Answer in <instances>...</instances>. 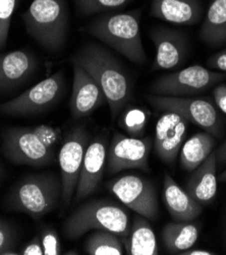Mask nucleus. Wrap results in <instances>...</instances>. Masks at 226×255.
<instances>
[{
    "instance_id": "17",
    "label": "nucleus",
    "mask_w": 226,
    "mask_h": 255,
    "mask_svg": "<svg viewBox=\"0 0 226 255\" xmlns=\"http://www.w3.org/2000/svg\"><path fill=\"white\" fill-rule=\"evenodd\" d=\"M156 57L152 70H168L182 65L189 51V43L184 33L166 28L154 29L150 34Z\"/></svg>"
},
{
    "instance_id": "25",
    "label": "nucleus",
    "mask_w": 226,
    "mask_h": 255,
    "mask_svg": "<svg viewBox=\"0 0 226 255\" xmlns=\"http://www.w3.org/2000/svg\"><path fill=\"white\" fill-rule=\"evenodd\" d=\"M89 255H122L124 245L119 236L109 231H95L85 242Z\"/></svg>"
},
{
    "instance_id": "2",
    "label": "nucleus",
    "mask_w": 226,
    "mask_h": 255,
    "mask_svg": "<svg viewBox=\"0 0 226 255\" xmlns=\"http://www.w3.org/2000/svg\"><path fill=\"white\" fill-rule=\"evenodd\" d=\"M142 9L129 12H106L94 18L85 31L138 65L147 62L141 38Z\"/></svg>"
},
{
    "instance_id": "37",
    "label": "nucleus",
    "mask_w": 226,
    "mask_h": 255,
    "mask_svg": "<svg viewBox=\"0 0 226 255\" xmlns=\"http://www.w3.org/2000/svg\"><path fill=\"white\" fill-rule=\"evenodd\" d=\"M222 243H223V248L226 252V211L223 216V221H222Z\"/></svg>"
},
{
    "instance_id": "39",
    "label": "nucleus",
    "mask_w": 226,
    "mask_h": 255,
    "mask_svg": "<svg viewBox=\"0 0 226 255\" xmlns=\"http://www.w3.org/2000/svg\"><path fill=\"white\" fill-rule=\"evenodd\" d=\"M3 176V169H2V166L1 164H0V181H1V178Z\"/></svg>"
},
{
    "instance_id": "19",
    "label": "nucleus",
    "mask_w": 226,
    "mask_h": 255,
    "mask_svg": "<svg viewBox=\"0 0 226 255\" xmlns=\"http://www.w3.org/2000/svg\"><path fill=\"white\" fill-rule=\"evenodd\" d=\"M163 199L171 218L177 222H193L202 213V206L166 174L163 182Z\"/></svg>"
},
{
    "instance_id": "16",
    "label": "nucleus",
    "mask_w": 226,
    "mask_h": 255,
    "mask_svg": "<svg viewBox=\"0 0 226 255\" xmlns=\"http://www.w3.org/2000/svg\"><path fill=\"white\" fill-rule=\"evenodd\" d=\"M38 59L29 49L0 54V92H9L26 84L38 68Z\"/></svg>"
},
{
    "instance_id": "10",
    "label": "nucleus",
    "mask_w": 226,
    "mask_h": 255,
    "mask_svg": "<svg viewBox=\"0 0 226 255\" xmlns=\"http://www.w3.org/2000/svg\"><path fill=\"white\" fill-rule=\"evenodd\" d=\"M90 143V134L84 126H75L66 135L58 154L61 178L62 211L66 209L74 197L81 169L87 147Z\"/></svg>"
},
{
    "instance_id": "6",
    "label": "nucleus",
    "mask_w": 226,
    "mask_h": 255,
    "mask_svg": "<svg viewBox=\"0 0 226 255\" xmlns=\"http://www.w3.org/2000/svg\"><path fill=\"white\" fill-rule=\"evenodd\" d=\"M65 90V75L64 71L60 69L18 97L0 105V113L15 117L45 113L59 103Z\"/></svg>"
},
{
    "instance_id": "8",
    "label": "nucleus",
    "mask_w": 226,
    "mask_h": 255,
    "mask_svg": "<svg viewBox=\"0 0 226 255\" xmlns=\"http://www.w3.org/2000/svg\"><path fill=\"white\" fill-rule=\"evenodd\" d=\"M225 79L226 73L212 71L197 64L160 76L149 87V92L152 95L171 97L196 95L208 91Z\"/></svg>"
},
{
    "instance_id": "38",
    "label": "nucleus",
    "mask_w": 226,
    "mask_h": 255,
    "mask_svg": "<svg viewBox=\"0 0 226 255\" xmlns=\"http://www.w3.org/2000/svg\"><path fill=\"white\" fill-rule=\"evenodd\" d=\"M219 181L220 182H226V170L219 175Z\"/></svg>"
},
{
    "instance_id": "20",
    "label": "nucleus",
    "mask_w": 226,
    "mask_h": 255,
    "mask_svg": "<svg viewBox=\"0 0 226 255\" xmlns=\"http://www.w3.org/2000/svg\"><path fill=\"white\" fill-rule=\"evenodd\" d=\"M217 160L213 150L206 161L195 169L186 185L187 192L201 206L211 203L217 192Z\"/></svg>"
},
{
    "instance_id": "24",
    "label": "nucleus",
    "mask_w": 226,
    "mask_h": 255,
    "mask_svg": "<svg viewBox=\"0 0 226 255\" xmlns=\"http://www.w3.org/2000/svg\"><path fill=\"white\" fill-rule=\"evenodd\" d=\"M215 145L214 136L208 132H199L188 139L181 150V164L189 172H193L211 155Z\"/></svg>"
},
{
    "instance_id": "36",
    "label": "nucleus",
    "mask_w": 226,
    "mask_h": 255,
    "mask_svg": "<svg viewBox=\"0 0 226 255\" xmlns=\"http://www.w3.org/2000/svg\"><path fill=\"white\" fill-rule=\"evenodd\" d=\"M216 253L209 251V250H204V249H188L184 252L181 253V255H214Z\"/></svg>"
},
{
    "instance_id": "23",
    "label": "nucleus",
    "mask_w": 226,
    "mask_h": 255,
    "mask_svg": "<svg viewBox=\"0 0 226 255\" xmlns=\"http://www.w3.org/2000/svg\"><path fill=\"white\" fill-rule=\"evenodd\" d=\"M199 237V227L192 222H170L161 232L165 249L171 254H181L193 248Z\"/></svg>"
},
{
    "instance_id": "30",
    "label": "nucleus",
    "mask_w": 226,
    "mask_h": 255,
    "mask_svg": "<svg viewBox=\"0 0 226 255\" xmlns=\"http://www.w3.org/2000/svg\"><path fill=\"white\" fill-rule=\"evenodd\" d=\"M17 241V234L14 228L4 220L0 219V255L8 249H13Z\"/></svg>"
},
{
    "instance_id": "5",
    "label": "nucleus",
    "mask_w": 226,
    "mask_h": 255,
    "mask_svg": "<svg viewBox=\"0 0 226 255\" xmlns=\"http://www.w3.org/2000/svg\"><path fill=\"white\" fill-rule=\"evenodd\" d=\"M20 16L29 36L45 51L61 52L68 35L66 0H33Z\"/></svg>"
},
{
    "instance_id": "29",
    "label": "nucleus",
    "mask_w": 226,
    "mask_h": 255,
    "mask_svg": "<svg viewBox=\"0 0 226 255\" xmlns=\"http://www.w3.org/2000/svg\"><path fill=\"white\" fill-rule=\"evenodd\" d=\"M44 255H59L61 253L60 240L54 228L46 226L40 234Z\"/></svg>"
},
{
    "instance_id": "32",
    "label": "nucleus",
    "mask_w": 226,
    "mask_h": 255,
    "mask_svg": "<svg viewBox=\"0 0 226 255\" xmlns=\"http://www.w3.org/2000/svg\"><path fill=\"white\" fill-rule=\"evenodd\" d=\"M22 255H44L43 246L39 236H35L31 241L24 244L19 251Z\"/></svg>"
},
{
    "instance_id": "18",
    "label": "nucleus",
    "mask_w": 226,
    "mask_h": 255,
    "mask_svg": "<svg viewBox=\"0 0 226 255\" xmlns=\"http://www.w3.org/2000/svg\"><path fill=\"white\" fill-rule=\"evenodd\" d=\"M150 14L170 23L192 25L202 18L203 7L199 0H152Z\"/></svg>"
},
{
    "instance_id": "13",
    "label": "nucleus",
    "mask_w": 226,
    "mask_h": 255,
    "mask_svg": "<svg viewBox=\"0 0 226 255\" xmlns=\"http://www.w3.org/2000/svg\"><path fill=\"white\" fill-rule=\"evenodd\" d=\"M73 66V86L69 109L74 120L89 117L96 109L107 103L106 97L93 76L79 65Z\"/></svg>"
},
{
    "instance_id": "33",
    "label": "nucleus",
    "mask_w": 226,
    "mask_h": 255,
    "mask_svg": "<svg viewBox=\"0 0 226 255\" xmlns=\"http://www.w3.org/2000/svg\"><path fill=\"white\" fill-rule=\"evenodd\" d=\"M207 65L210 68L218 69V70L226 72V48L223 49L222 51H220V52L212 55L208 59Z\"/></svg>"
},
{
    "instance_id": "1",
    "label": "nucleus",
    "mask_w": 226,
    "mask_h": 255,
    "mask_svg": "<svg viewBox=\"0 0 226 255\" xmlns=\"http://www.w3.org/2000/svg\"><path fill=\"white\" fill-rule=\"evenodd\" d=\"M70 61L89 72L101 87L112 120L116 119L133 100L134 82L129 70L109 50L94 42L79 49Z\"/></svg>"
},
{
    "instance_id": "14",
    "label": "nucleus",
    "mask_w": 226,
    "mask_h": 255,
    "mask_svg": "<svg viewBox=\"0 0 226 255\" xmlns=\"http://www.w3.org/2000/svg\"><path fill=\"white\" fill-rule=\"evenodd\" d=\"M189 121L178 113L164 111L156 124L154 147L158 158L172 165L178 158L187 135Z\"/></svg>"
},
{
    "instance_id": "34",
    "label": "nucleus",
    "mask_w": 226,
    "mask_h": 255,
    "mask_svg": "<svg viewBox=\"0 0 226 255\" xmlns=\"http://www.w3.org/2000/svg\"><path fill=\"white\" fill-rule=\"evenodd\" d=\"M213 96L217 107L226 114V84L216 87L213 91Z\"/></svg>"
},
{
    "instance_id": "21",
    "label": "nucleus",
    "mask_w": 226,
    "mask_h": 255,
    "mask_svg": "<svg viewBox=\"0 0 226 255\" xmlns=\"http://www.w3.org/2000/svg\"><path fill=\"white\" fill-rule=\"evenodd\" d=\"M125 252L130 255H157L156 235L147 218L136 215L131 224L129 236L124 242Z\"/></svg>"
},
{
    "instance_id": "26",
    "label": "nucleus",
    "mask_w": 226,
    "mask_h": 255,
    "mask_svg": "<svg viewBox=\"0 0 226 255\" xmlns=\"http://www.w3.org/2000/svg\"><path fill=\"white\" fill-rule=\"evenodd\" d=\"M120 128L130 136L141 138L144 135L151 112L143 107H127L119 114Z\"/></svg>"
},
{
    "instance_id": "35",
    "label": "nucleus",
    "mask_w": 226,
    "mask_h": 255,
    "mask_svg": "<svg viewBox=\"0 0 226 255\" xmlns=\"http://www.w3.org/2000/svg\"><path fill=\"white\" fill-rule=\"evenodd\" d=\"M217 164H226V140L216 149Z\"/></svg>"
},
{
    "instance_id": "15",
    "label": "nucleus",
    "mask_w": 226,
    "mask_h": 255,
    "mask_svg": "<svg viewBox=\"0 0 226 255\" xmlns=\"http://www.w3.org/2000/svg\"><path fill=\"white\" fill-rule=\"evenodd\" d=\"M107 161V139L98 136L90 141L81 169L74 202L80 203L93 194L101 182Z\"/></svg>"
},
{
    "instance_id": "12",
    "label": "nucleus",
    "mask_w": 226,
    "mask_h": 255,
    "mask_svg": "<svg viewBox=\"0 0 226 255\" xmlns=\"http://www.w3.org/2000/svg\"><path fill=\"white\" fill-rule=\"evenodd\" d=\"M152 147L150 137L139 138L115 132L107 149L106 167L108 174L128 169L149 172V155Z\"/></svg>"
},
{
    "instance_id": "27",
    "label": "nucleus",
    "mask_w": 226,
    "mask_h": 255,
    "mask_svg": "<svg viewBox=\"0 0 226 255\" xmlns=\"http://www.w3.org/2000/svg\"><path fill=\"white\" fill-rule=\"evenodd\" d=\"M78 11L83 15L112 12L120 9L135 0H73Z\"/></svg>"
},
{
    "instance_id": "28",
    "label": "nucleus",
    "mask_w": 226,
    "mask_h": 255,
    "mask_svg": "<svg viewBox=\"0 0 226 255\" xmlns=\"http://www.w3.org/2000/svg\"><path fill=\"white\" fill-rule=\"evenodd\" d=\"M19 0H0V50L7 42L12 15Z\"/></svg>"
},
{
    "instance_id": "11",
    "label": "nucleus",
    "mask_w": 226,
    "mask_h": 255,
    "mask_svg": "<svg viewBox=\"0 0 226 255\" xmlns=\"http://www.w3.org/2000/svg\"><path fill=\"white\" fill-rule=\"evenodd\" d=\"M107 189L138 215L150 221L157 219L156 188L149 179L137 175H125L109 181Z\"/></svg>"
},
{
    "instance_id": "9",
    "label": "nucleus",
    "mask_w": 226,
    "mask_h": 255,
    "mask_svg": "<svg viewBox=\"0 0 226 255\" xmlns=\"http://www.w3.org/2000/svg\"><path fill=\"white\" fill-rule=\"evenodd\" d=\"M149 104L161 111L178 113L215 137L220 136L221 119L216 107L204 99L147 95Z\"/></svg>"
},
{
    "instance_id": "31",
    "label": "nucleus",
    "mask_w": 226,
    "mask_h": 255,
    "mask_svg": "<svg viewBox=\"0 0 226 255\" xmlns=\"http://www.w3.org/2000/svg\"><path fill=\"white\" fill-rule=\"evenodd\" d=\"M34 133L37 134V136L49 147L54 148L55 145H57L61 139V132L59 129L53 128V127L46 126V125H39L35 127H31Z\"/></svg>"
},
{
    "instance_id": "22",
    "label": "nucleus",
    "mask_w": 226,
    "mask_h": 255,
    "mask_svg": "<svg viewBox=\"0 0 226 255\" xmlns=\"http://www.w3.org/2000/svg\"><path fill=\"white\" fill-rule=\"evenodd\" d=\"M199 36L211 47L226 45V0H211Z\"/></svg>"
},
{
    "instance_id": "7",
    "label": "nucleus",
    "mask_w": 226,
    "mask_h": 255,
    "mask_svg": "<svg viewBox=\"0 0 226 255\" xmlns=\"http://www.w3.org/2000/svg\"><path fill=\"white\" fill-rule=\"evenodd\" d=\"M2 152L15 165L42 168L55 162L53 148L46 145L31 127H10L2 131Z\"/></svg>"
},
{
    "instance_id": "4",
    "label": "nucleus",
    "mask_w": 226,
    "mask_h": 255,
    "mask_svg": "<svg viewBox=\"0 0 226 255\" xmlns=\"http://www.w3.org/2000/svg\"><path fill=\"white\" fill-rule=\"evenodd\" d=\"M61 178L55 173L30 174L9 190L5 208L40 220L53 212L61 202Z\"/></svg>"
},
{
    "instance_id": "3",
    "label": "nucleus",
    "mask_w": 226,
    "mask_h": 255,
    "mask_svg": "<svg viewBox=\"0 0 226 255\" xmlns=\"http://www.w3.org/2000/svg\"><path fill=\"white\" fill-rule=\"evenodd\" d=\"M130 216L123 207L109 199H92L75 209L63 222L64 237L77 240L89 231H109L127 240L131 229Z\"/></svg>"
}]
</instances>
